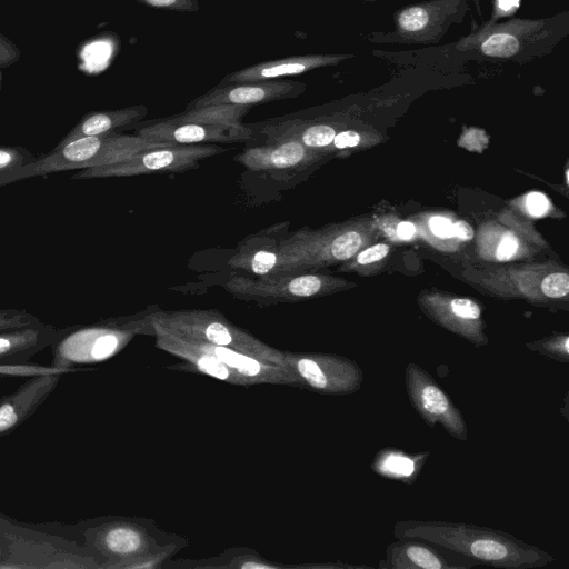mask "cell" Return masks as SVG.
Listing matches in <instances>:
<instances>
[{"mask_svg": "<svg viewBox=\"0 0 569 569\" xmlns=\"http://www.w3.org/2000/svg\"><path fill=\"white\" fill-rule=\"evenodd\" d=\"M393 536L420 538L463 556L470 561L496 568L527 569L551 563L555 558L513 535L490 527L440 520H400Z\"/></svg>", "mask_w": 569, "mask_h": 569, "instance_id": "1", "label": "cell"}, {"mask_svg": "<svg viewBox=\"0 0 569 569\" xmlns=\"http://www.w3.org/2000/svg\"><path fill=\"white\" fill-rule=\"evenodd\" d=\"M568 33L569 14L563 11L542 19L510 18L505 22H483L451 43V48L473 59H501L523 64L551 53Z\"/></svg>", "mask_w": 569, "mask_h": 569, "instance_id": "2", "label": "cell"}, {"mask_svg": "<svg viewBox=\"0 0 569 569\" xmlns=\"http://www.w3.org/2000/svg\"><path fill=\"white\" fill-rule=\"evenodd\" d=\"M176 143L146 140L139 136H126L113 132L83 137L31 163L33 174H44L64 170L87 169L110 166L126 161L136 154Z\"/></svg>", "mask_w": 569, "mask_h": 569, "instance_id": "3", "label": "cell"}, {"mask_svg": "<svg viewBox=\"0 0 569 569\" xmlns=\"http://www.w3.org/2000/svg\"><path fill=\"white\" fill-rule=\"evenodd\" d=\"M469 10L468 0H425L399 8L390 32L376 31L365 38L375 43L437 44Z\"/></svg>", "mask_w": 569, "mask_h": 569, "instance_id": "4", "label": "cell"}, {"mask_svg": "<svg viewBox=\"0 0 569 569\" xmlns=\"http://www.w3.org/2000/svg\"><path fill=\"white\" fill-rule=\"evenodd\" d=\"M228 151L216 143L172 144L147 150L110 166L81 169L72 179L132 177L151 173L183 172L199 167L203 159Z\"/></svg>", "mask_w": 569, "mask_h": 569, "instance_id": "5", "label": "cell"}, {"mask_svg": "<svg viewBox=\"0 0 569 569\" xmlns=\"http://www.w3.org/2000/svg\"><path fill=\"white\" fill-rule=\"evenodd\" d=\"M333 283L330 278L310 272L277 276L232 273L226 290L239 299L274 303L317 297L331 290Z\"/></svg>", "mask_w": 569, "mask_h": 569, "instance_id": "6", "label": "cell"}, {"mask_svg": "<svg viewBox=\"0 0 569 569\" xmlns=\"http://www.w3.org/2000/svg\"><path fill=\"white\" fill-rule=\"evenodd\" d=\"M405 387L410 405L429 427L440 426L458 440L468 439L462 412L428 371L409 361L405 369Z\"/></svg>", "mask_w": 569, "mask_h": 569, "instance_id": "7", "label": "cell"}, {"mask_svg": "<svg viewBox=\"0 0 569 569\" xmlns=\"http://www.w3.org/2000/svg\"><path fill=\"white\" fill-rule=\"evenodd\" d=\"M136 136L150 141L177 144L230 143L252 139L253 130L249 126L236 128L223 124L176 121L168 117L137 129Z\"/></svg>", "mask_w": 569, "mask_h": 569, "instance_id": "8", "label": "cell"}, {"mask_svg": "<svg viewBox=\"0 0 569 569\" xmlns=\"http://www.w3.org/2000/svg\"><path fill=\"white\" fill-rule=\"evenodd\" d=\"M316 159L317 150L295 140L248 147L234 157L248 170L268 173L277 180L291 179Z\"/></svg>", "mask_w": 569, "mask_h": 569, "instance_id": "9", "label": "cell"}, {"mask_svg": "<svg viewBox=\"0 0 569 569\" xmlns=\"http://www.w3.org/2000/svg\"><path fill=\"white\" fill-rule=\"evenodd\" d=\"M306 84L295 80L272 79L243 83L220 84L196 98L186 110L217 106H254L300 96Z\"/></svg>", "mask_w": 569, "mask_h": 569, "instance_id": "10", "label": "cell"}, {"mask_svg": "<svg viewBox=\"0 0 569 569\" xmlns=\"http://www.w3.org/2000/svg\"><path fill=\"white\" fill-rule=\"evenodd\" d=\"M352 53H313L263 61L227 74L221 84L280 79L318 68L336 66L352 58Z\"/></svg>", "mask_w": 569, "mask_h": 569, "instance_id": "11", "label": "cell"}, {"mask_svg": "<svg viewBox=\"0 0 569 569\" xmlns=\"http://www.w3.org/2000/svg\"><path fill=\"white\" fill-rule=\"evenodd\" d=\"M378 568L383 569H465L463 563L451 562L445 555L420 538H399L386 548L385 560Z\"/></svg>", "mask_w": 569, "mask_h": 569, "instance_id": "12", "label": "cell"}, {"mask_svg": "<svg viewBox=\"0 0 569 569\" xmlns=\"http://www.w3.org/2000/svg\"><path fill=\"white\" fill-rule=\"evenodd\" d=\"M273 230L271 227L244 238L228 260V266L253 276L269 274L278 264L281 239L273 234Z\"/></svg>", "mask_w": 569, "mask_h": 569, "instance_id": "13", "label": "cell"}, {"mask_svg": "<svg viewBox=\"0 0 569 569\" xmlns=\"http://www.w3.org/2000/svg\"><path fill=\"white\" fill-rule=\"evenodd\" d=\"M122 336L104 328H88L67 336L58 346L61 359L69 362L99 361L110 357Z\"/></svg>", "mask_w": 569, "mask_h": 569, "instance_id": "14", "label": "cell"}, {"mask_svg": "<svg viewBox=\"0 0 569 569\" xmlns=\"http://www.w3.org/2000/svg\"><path fill=\"white\" fill-rule=\"evenodd\" d=\"M147 113L148 108L141 104L87 113L69 133L62 138L57 147H62L79 138L98 136L127 128L142 120Z\"/></svg>", "mask_w": 569, "mask_h": 569, "instance_id": "15", "label": "cell"}, {"mask_svg": "<svg viewBox=\"0 0 569 569\" xmlns=\"http://www.w3.org/2000/svg\"><path fill=\"white\" fill-rule=\"evenodd\" d=\"M252 106L240 104H217L191 110L170 118L176 121L197 122L207 124H223L230 127H242L241 119L250 111Z\"/></svg>", "mask_w": 569, "mask_h": 569, "instance_id": "16", "label": "cell"}, {"mask_svg": "<svg viewBox=\"0 0 569 569\" xmlns=\"http://www.w3.org/2000/svg\"><path fill=\"white\" fill-rule=\"evenodd\" d=\"M33 157L21 148L0 147V182L33 176Z\"/></svg>", "mask_w": 569, "mask_h": 569, "instance_id": "17", "label": "cell"}, {"mask_svg": "<svg viewBox=\"0 0 569 569\" xmlns=\"http://www.w3.org/2000/svg\"><path fill=\"white\" fill-rule=\"evenodd\" d=\"M43 333V329L28 326L24 329L18 328L14 331L0 333V356L10 353L38 342Z\"/></svg>", "mask_w": 569, "mask_h": 569, "instance_id": "18", "label": "cell"}, {"mask_svg": "<svg viewBox=\"0 0 569 569\" xmlns=\"http://www.w3.org/2000/svg\"><path fill=\"white\" fill-rule=\"evenodd\" d=\"M362 244V238L355 230L336 232L330 246V261H343L357 253Z\"/></svg>", "mask_w": 569, "mask_h": 569, "instance_id": "19", "label": "cell"}, {"mask_svg": "<svg viewBox=\"0 0 569 569\" xmlns=\"http://www.w3.org/2000/svg\"><path fill=\"white\" fill-rule=\"evenodd\" d=\"M109 550L116 553H130L140 547V536L129 528H114L104 538Z\"/></svg>", "mask_w": 569, "mask_h": 569, "instance_id": "20", "label": "cell"}, {"mask_svg": "<svg viewBox=\"0 0 569 569\" xmlns=\"http://www.w3.org/2000/svg\"><path fill=\"white\" fill-rule=\"evenodd\" d=\"M212 351L222 362L237 369L241 373L254 376L260 371V363L256 359L236 352L224 346H217Z\"/></svg>", "mask_w": 569, "mask_h": 569, "instance_id": "21", "label": "cell"}, {"mask_svg": "<svg viewBox=\"0 0 569 569\" xmlns=\"http://www.w3.org/2000/svg\"><path fill=\"white\" fill-rule=\"evenodd\" d=\"M529 348L557 361L569 362V337L567 335L533 342Z\"/></svg>", "mask_w": 569, "mask_h": 569, "instance_id": "22", "label": "cell"}, {"mask_svg": "<svg viewBox=\"0 0 569 569\" xmlns=\"http://www.w3.org/2000/svg\"><path fill=\"white\" fill-rule=\"evenodd\" d=\"M541 290L549 298H562L569 292V277L565 272H555L546 276L541 282Z\"/></svg>", "mask_w": 569, "mask_h": 569, "instance_id": "23", "label": "cell"}, {"mask_svg": "<svg viewBox=\"0 0 569 569\" xmlns=\"http://www.w3.org/2000/svg\"><path fill=\"white\" fill-rule=\"evenodd\" d=\"M137 2L161 10L196 12L199 10L198 0H136Z\"/></svg>", "mask_w": 569, "mask_h": 569, "instance_id": "24", "label": "cell"}, {"mask_svg": "<svg viewBox=\"0 0 569 569\" xmlns=\"http://www.w3.org/2000/svg\"><path fill=\"white\" fill-rule=\"evenodd\" d=\"M452 316L459 320L476 321L481 316L480 307L472 300L456 298L450 303Z\"/></svg>", "mask_w": 569, "mask_h": 569, "instance_id": "25", "label": "cell"}, {"mask_svg": "<svg viewBox=\"0 0 569 569\" xmlns=\"http://www.w3.org/2000/svg\"><path fill=\"white\" fill-rule=\"evenodd\" d=\"M34 319L22 311L1 310L0 311V331L18 329L30 326Z\"/></svg>", "mask_w": 569, "mask_h": 569, "instance_id": "26", "label": "cell"}, {"mask_svg": "<svg viewBox=\"0 0 569 569\" xmlns=\"http://www.w3.org/2000/svg\"><path fill=\"white\" fill-rule=\"evenodd\" d=\"M198 367L201 371L207 375H210L218 379H227L229 376V371L224 365L218 357L204 355L198 360Z\"/></svg>", "mask_w": 569, "mask_h": 569, "instance_id": "27", "label": "cell"}, {"mask_svg": "<svg viewBox=\"0 0 569 569\" xmlns=\"http://www.w3.org/2000/svg\"><path fill=\"white\" fill-rule=\"evenodd\" d=\"M520 1L521 0H493L492 12L487 23H495L502 18L512 17L517 12Z\"/></svg>", "mask_w": 569, "mask_h": 569, "instance_id": "28", "label": "cell"}, {"mask_svg": "<svg viewBox=\"0 0 569 569\" xmlns=\"http://www.w3.org/2000/svg\"><path fill=\"white\" fill-rule=\"evenodd\" d=\"M382 470H385L383 472L397 473L400 477H408L413 470V461L402 456H389Z\"/></svg>", "mask_w": 569, "mask_h": 569, "instance_id": "29", "label": "cell"}, {"mask_svg": "<svg viewBox=\"0 0 569 569\" xmlns=\"http://www.w3.org/2000/svg\"><path fill=\"white\" fill-rule=\"evenodd\" d=\"M20 54L19 48L0 33V68L12 66L20 59Z\"/></svg>", "mask_w": 569, "mask_h": 569, "instance_id": "30", "label": "cell"}, {"mask_svg": "<svg viewBox=\"0 0 569 569\" xmlns=\"http://www.w3.org/2000/svg\"><path fill=\"white\" fill-rule=\"evenodd\" d=\"M389 252V246L386 243H377L362 252L357 257V261L360 264H368L383 259Z\"/></svg>", "mask_w": 569, "mask_h": 569, "instance_id": "31", "label": "cell"}, {"mask_svg": "<svg viewBox=\"0 0 569 569\" xmlns=\"http://www.w3.org/2000/svg\"><path fill=\"white\" fill-rule=\"evenodd\" d=\"M526 204L530 214L535 217L543 216L549 208L547 197L540 192H530L527 196Z\"/></svg>", "mask_w": 569, "mask_h": 569, "instance_id": "32", "label": "cell"}, {"mask_svg": "<svg viewBox=\"0 0 569 569\" xmlns=\"http://www.w3.org/2000/svg\"><path fill=\"white\" fill-rule=\"evenodd\" d=\"M430 229L439 238H450L453 236L452 222L443 217H433L430 219Z\"/></svg>", "mask_w": 569, "mask_h": 569, "instance_id": "33", "label": "cell"}, {"mask_svg": "<svg viewBox=\"0 0 569 569\" xmlns=\"http://www.w3.org/2000/svg\"><path fill=\"white\" fill-rule=\"evenodd\" d=\"M18 421V413L11 403L0 406V432L12 428Z\"/></svg>", "mask_w": 569, "mask_h": 569, "instance_id": "34", "label": "cell"}, {"mask_svg": "<svg viewBox=\"0 0 569 569\" xmlns=\"http://www.w3.org/2000/svg\"><path fill=\"white\" fill-rule=\"evenodd\" d=\"M518 242L516 238L510 234H505L497 249V258L499 260L510 259L517 251Z\"/></svg>", "mask_w": 569, "mask_h": 569, "instance_id": "35", "label": "cell"}, {"mask_svg": "<svg viewBox=\"0 0 569 569\" xmlns=\"http://www.w3.org/2000/svg\"><path fill=\"white\" fill-rule=\"evenodd\" d=\"M360 141V136L358 132L352 130H346L337 133L333 138V146L337 149H345L350 147H356Z\"/></svg>", "mask_w": 569, "mask_h": 569, "instance_id": "36", "label": "cell"}, {"mask_svg": "<svg viewBox=\"0 0 569 569\" xmlns=\"http://www.w3.org/2000/svg\"><path fill=\"white\" fill-rule=\"evenodd\" d=\"M453 229V236L461 239V240H470L473 237V229L472 227L462 220H458L455 223H452Z\"/></svg>", "mask_w": 569, "mask_h": 569, "instance_id": "37", "label": "cell"}, {"mask_svg": "<svg viewBox=\"0 0 569 569\" xmlns=\"http://www.w3.org/2000/svg\"><path fill=\"white\" fill-rule=\"evenodd\" d=\"M416 228L411 222L402 221L397 227V236L402 240H409L413 237Z\"/></svg>", "mask_w": 569, "mask_h": 569, "instance_id": "38", "label": "cell"}, {"mask_svg": "<svg viewBox=\"0 0 569 569\" xmlns=\"http://www.w3.org/2000/svg\"><path fill=\"white\" fill-rule=\"evenodd\" d=\"M242 568H270L269 566H266L263 563H254V562H247L242 565Z\"/></svg>", "mask_w": 569, "mask_h": 569, "instance_id": "39", "label": "cell"}, {"mask_svg": "<svg viewBox=\"0 0 569 569\" xmlns=\"http://www.w3.org/2000/svg\"><path fill=\"white\" fill-rule=\"evenodd\" d=\"M365 2H373V1H378V0H362ZM473 1V4L478 11V13L480 14V17L482 16L481 14V8H480V0H472Z\"/></svg>", "mask_w": 569, "mask_h": 569, "instance_id": "40", "label": "cell"}, {"mask_svg": "<svg viewBox=\"0 0 569 569\" xmlns=\"http://www.w3.org/2000/svg\"><path fill=\"white\" fill-rule=\"evenodd\" d=\"M0 80H1V74H0Z\"/></svg>", "mask_w": 569, "mask_h": 569, "instance_id": "41", "label": "cell"}]
</instances>
